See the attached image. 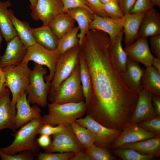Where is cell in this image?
I'll use <instances>...</instances> for the list:
<instances>
[{
	"label": "cell",
	"instance_id": "cell-1",
	"mask_svg": "<svg viewBox=\"0 0 160 160\" xmlns=\"http://www.w3.org/2000/svg\"><path fill=\"white\" fill-rule=\"evenodd\" d=\"M91 76L93 92L86 112L100 122L116 124L132 115L138 95L122 80L113 59L112 45L108 35L92 30L85 35L79 45Z\"/></svg>",
	"mask_w": 160,
	"mask_h": 160
},
{
	"label": "cell",
	"instance_id": "cell-2",
	"mask_svg": "<svg viewBox=\"0 0 160 160\" xmlns=\"http://www.w3.org/2000/svg\"><path fill=\"white\" fill-rule=\"evenodd\" d=\"M44 124L42 116L23 125L18 131L11 134L14 137L12 143L7 147L0 148V150L10 155L27 151L37 156L39 153L40 147L36 136L38 130Z\"/></svg>",
	"mask_w": 160,
	"mask_h": 160
},
{
	"label": "cell",
	"instance_id": "cell-3",
	"mask_svg": "<svg viewBox=\"0 0 160 160\" xmlns=\"http://www.w3.org/2000/svg\"><path fill=\"white\" fill-rule=\"evenodd\" d=\"M48 112L42 116L45 123L53 126L70 125L86 113L84 101L78 103L57 104L52 103L47 105Z\"/></svg>",
	"mask_w": 160,
	"mask_h": 160
},
{
	"label": "cell",
	"instance_id": "cell-4",
	"mask_svg": "<svg viewBox=\"0 0 160 160\" xmlns=\"http://www.w3.org/2000/svg\"><path fill=\"white\" fill-rule=\"evenodd\" d=\"M47 72V69L43 65L35 63L30 72L29 83L25 91L30 103L42 107L47 105V99L51 86V83L44 81V76Z\"/></svg>",
	"mask_w": 160,
	"mask_h": 160
},
{
	"label": "cell",
	"instance_id": "cell-5",
	"mask_svg": "<svg viewBox=\"0 0 160 160\" xmlns=\"http://www.w3.org/2000/svg\"><path fill=\"white\" fill-rule=\"evenodd\" d=\"M84 100L79 62L70 75L56 89L52 103L62 104L78 103Z\"/></svg>",
	"mask_w": 160,
	"mask_h": 160
},
{
	"label": "cell",
	"instance_id": "cell-6",
	"mask_svg": "<svg viewBox=\"0 0 160 160\" xmlns=\"http://www.w3.org/2000/svg\"><path fill=\"white\" fill-rule=\"evenodd\" d=\"M79 45L62 55L57 62L53 78L51 82L48 96L52 103L55 92L58 86L71 74L79 62Z\"/></svg>",
	"mask_w": 160,
	"mask_h": 160
},
{
	"label": "cell",
	"instance_id": "cell-7",
	"mask_svg": "<svg viewBox=\"0 0 160 160\" xmlns=\"http://www.w3.org/2000/svg\"><path fill=\"white\" fill-rule=\"evenodd\" d=\"M4 74L6 86L11 91L12 101L15 105L20 95L25 92L29 83L31 72L28 64L20 63L16 65H9L2 68Z\"/></svg>",
	"mask_w": 160,
	"mask_h": 160
},
{
	"label": "cell",
	"instance_id": "cell-8",
	"mask_svg": "<svg viewBox=\"0 0 160 160\" xmlns=\"http://www.w3.org/2000/svg\"><path fill=\"white\" fill-rule=\"evenodd\" d=\"M61 55L57 49H47L36 43L27 48L25 56L21 63L28 64L31 61L35 63L47 66L49 73L44 76L47 83H51L55 73L56 65Z\"/></svg>",
	"mask_w": 160,
	"mask_h": 160
},
{
	"label": "cell",
	"instance_id": "cell-9",
	"mask_svg": "<svg viewBox=\"0 0 160 160\" xmlns=\"http://www.w3.org/2000/svg\"><path fill=\"white\" fill-rule=\"evenodd\" d=\"M76 121L88 129L94 137V145L110 150L111 145L122 132V130L106 127L87 115Z\"/></svg>",
	"mask_w": 160,
	"mask_h": 160
},
{
	"label": "cell",
	"instance_id": "cell-10",
	"mask_svg": "<svg viewBox=\"0 0 160 160\" xmlns=\"http://www.w3.org/2000/svg\"><path fill=\"white\" fill-rule=\"evenodd\" d=\"M51 144L44 149V153L70 152L76 153L84 151L73 132L70 125L52 135Z\"/></svg>",
	"mask_w": 160,
	"mask_h": 160
},
{
	"label": "cell",
	"instance_id": "cell-11",
	"mask_svg": "<svg viewBox=\"0 0 160 160\" xmlns=\"http://www.w3.org/2000/svg\"><path fill=\"white\" fill-rule=\"evenodd\" d=\"M63 7L62 0H37L31 15L34 21L40 20L44 25H47L56 16L63 12Z\"/></svg>",
	"mask_w": 160,
	"mask_h": 160
},
{
	"label": "cell",
	"instance_id": "cell-12",
	"mask_svg": "<svg viewBox=\"0 0 160 160\" xmlns=\"http://www.w3.org/2000/svg\"><path fill=\"white\" fill-rule=\"evenodd\" d=\"M26 92L19 96L16 103L15 126L16 129L34 119L41 117V110L36 104L31 106Z\"/></svg>",
	"mask_w": 160,
	"mask_h": 160
},
{
	"label": "cell",
	"instance_id": "cell-13",
	"mask_svg": "<svg viewBox=\"0 0 160 160\" xmlns=\"http://www.w3.org/2000/svg\"><path fill=\"white\" fill-rule=\"evenodd\" d=\"M159 135L148 132L141 127L138 123L128 125L122 130V132L111 144L110 150L117 148L129 143H135Z\"/></svg>",
	"mask_w": 160,
	"mask_h": 160
},
{
	"label": "cell",
	"instance_id": "cell-14",
	"mask_svg": "<svg viewBox=\"0 0 160 160\" xmlns=\"http://www.w3.org/2000/svg\"><path fill=\"white\" fill-rule=\"evenodd\" d=\"M144 69L141 67L139 62L128 56L126 70L120 73L124 84L138 95L143 89L141 79Z\"/></svg>",
	"mask_w": 160,
	"mask_h": 160
},
{
	"label": "cell",
	"instance_id": "cell-15",
	"mask_svg": "<svg viewBox=\"0 0 160 160\" xmlns=\"http://www.w3.org/2000/svg\"><path fill=\"white\" fill-rule=\"evenodd\" d=\"M152 96L145 89L138 94V100L128 125L138 123L157 116L153 107Z\"/></svg>",
	"mask_w": 160,
	"mask_h": 160
},
{
	"label": "cell",
	"instance_id": "cell-16",
	"mask_svg": "<svg viewBox=\"0 0 160 160\" xmlns=\"http://www.w3.org/2000/svg\"><path fill=\"white\" fill-rule=\"evenodd\" d=\"M4 54L0 56V68L20 64L26 52L27 48L17 36L7 43Z\"/></svg>",
	"mask_w": 160,
	"mask_h": 160
},
{
	"label": "cell",
	"instance_id": "cell-17",
	"mask_svg": "<svg viewBox=\"0 0 160 160\" xmlns=\"http://www.w3.org/2000/svg\"><path fill=\"white\" fill-rule=\"evenodd\" d=\"M124 50L129 57L143 64L146 67L152 66L153 57L150 49L147 38L139 37Z\"/></svg>",
	"mask_w": 160,
	"mask_h": 160
},
{
	"label": "cell",
	"instance_id": "cell-18",
	"mask_svg": "<svg viewBox=\"0 0 160 160\" xmlns=\"http://www.w3.org/2000/svg\"><path fill=\"white\" fill-rule=\"evenodd\" d=\"M123 17L113 19L95 14L94 18L89 24V30H97L106 33L109 36L112 45L117 36L123 29Z\"/></svg>",
	"mask_w": 160,
	"mask_h": 160
},
{
	"label": "cell",
	"instance_id": "cell-19",
	"mask_svg": "<svg viewBox=\"0 0 160 160\" xmlns=\"http://www.w3.org/2000/svg\"><path fill=\"white\" fill-rule=\"evenodd\" d=\"M10 93L9 88L0 97V131L8 129L15 133L17 131L15 126L16 109L15 105L10 99Z\"/></svg>",
	"mask_w": 160,
	"mask_h": 160
},
{
	"label": "cell",
	"instance_id": "cell-20",
	"mask_svg": "<svg viewBox=\"0 0 160 160\" xmlns=\"http://www.w3.org/2000/svg\"><path fill=\"white\" fill-rule=\"evenodd\" d=\"M145 13H129L124 16L123 30L126 46L131 44L139 38V30Z\"/></svg>",
	"mask_w": 160,
	"mask_h": 160
},
{
	"label": "cell",
	"instance_id": "cell-21",
	"mask_svg": "<svg viewBox=\"0 0 160 160\" xmlns=\"http://www.w3.org/2000/svg\"><path fill=\"white\" fill-rule=\"evenodd\" d=\"M160 35V14L153 8L147 11L139 30V37Z\"/></svg>",
	"mask_w": 160,
	"mask_h": 160
},
{
	"label": "cell",
	"instance_id": "cell-22",
	"mask_svg": "<svg viewBox=\"0 0 160 160\" xmlns=\"http://www.w3.org/2000/svg\"><path fill=\"white\" fill-rule=\"evenodd\" d=\"M67 13L78 24L80 32L77 36L79 39V45H80L87 33L89 30V25L94 18L95 14L82 7H77L68 9Z\"/></svg>",
	"mask_w": 160,
	"mask_h": 160
},
{
	"label": "cell",
	"instance_id": "cell-23",
	"mask_svg": "<svg viewBox=\"0 0 160 160\" xmlns=\"http://www.w3.org/2000/svg\"><path fill=\"white\" fill-rule=\"evenodd\" d=\"M32 32L36 43L48 50L57 49L59 39L48 25L32 28Z\"/></svg>",
	"mask_w": 160,
	"mask_h": 160
},
{
	"label": "cell",
	"instance_id": "cell-24",
	"mask_svg": "<svg viewBox=\"0 0 160 160\" xmlns=\"http://www.w3.org/2000/svg\"><path fill=\"white\" fill-rule=\"evenodd\" d=\"M118 148H131L142 153L159 157L160 156V136L126 144Z\"/></svg>",
	"mask_w": 160,
	"mask_h": 160
},
{
	"label": "cell",
	"instance_id": "cell-25",
	"mask_svg": "<svg viewBox=\"0 0 160 160\" xmlns=\"http://www.w3.org/2000/svg\"><path fill=\"white\" fill-rule=\"evenodd\" d=\"M11 5V3L9 0L0 1V33L7 43L17 36L8 9V8Z\"/></svg>",
	"mask_w": 160,
	"mask_h": 160
},
{
	"label": "cell",
	"instance_id": "cell-26",
	"mask_svg": "<svg viewBox=\"0 0 160 160\" xmlns=\"http://www.w3.org/2000/svg\"><path fill=\"white\" fill-rule=\"evenodd\" d=\"M9 13L17 36L24 45L27 48L35 43L32 28L29 24L17 18L11 9L9 10Z\"/></svg>",
	"mask_w": 160,
	"mask_h": 160
},
{
	"label": "cell",
	"instance_id": "cell-27",
	"mask_svg": "<svg viewBox=\"0 0 160 160\" xmlns=\"http://www.w3.org/2000/svg\"><path fill=\"white\" fill-rule=\"evenodd\" d=\"M75 22L67 13L63 12L52 19L48 25L59 39L74 27Z\"/></svg>",
	"mask_w": 160,
	"mask_h": 160
},
{
	"label": "cell",
	"instance_id": "cell-28",
	"mask_svg": "<svg viewBox=\"0 0 160 160\" xmlns=\"http://www.w3.org/2000/svg\"><path fill=\"white\" fill-rule=\"evenodd\" d=\"M79 60L81 81L84 102L87 107L90 103L92 96L93 88L92 81L87 66L80 52Z\"/></svg>",
	"mask_w": 160,
	"mask_h": 160
},
{
	"label": "cell",
	"instance_id": "cell-29",
	"mask_svg": "<svg viewBox=\"0 0 160 160\" xmlns=\"http://www.w3.org/2000/svg\"><path fill=\"white\" fill-rule=\"evenodd\" d=\"M143 89L152 95L160 96V72L153 66L146 67L141 79Z\"/></svg>",
	"mask_w": 160,
	"mask_h": 160
},
{
	"label": "cell",
	"instance_id": "cell-30",
	"mask_svg": "<svg viewBox=\"0 0 160 160\" xmlns=\"http://www.w3.org/2000/svg\"><path fill=\"white\" fill-rule=\"evenodd\" d=\"M124 34L123 29L117 36L112 45V53L114 62L119 73L125 70L128 57L122 45Z\"/></svg>",
	"mask_w": 160,
	"mask_h": 160
},
{
	"label": "cell",
	"instance_id": "cell-31",
	"mask_svg": "<svg viewBox=\"0 0 160 160\" xmlns=\"http://www.w3.org/2000/svg\"><path fill=\"white\" fill-rule=\"evenodd\" d=\"M70 125L84 150L94 144L93 135L88 129L79 124L76 121L72 123Z\"/></svg>",
	"mask_w": 160,
	"mask_h": 160
},
{
	"label": "cell",
	"instance_id": "cell-32",
	"mask_svg": "<svg viewBox=\"0 0 160 160\" xmlns=\"http://www.w3.org/2000/svg\"><path fill=\"white\" fill-rule=\"evenodd\" d=\"M79 31L78 26L74 27L59 39L57 49L61 55L79 45L77 35Z\"/></svg>",
	"mask_w": 160,
	"mask_h": 160
},
{
	"label": "cell",
	"instance_id": "cell-33",
	"mask_svg": "<svg viewBox=\"0 0 160 160\" xmlns=\"http://www.w3.org/2000/svg\"><path fill=\"white\" fill-rule=\"evenodd\" d=\"M111 153L123 160H152L155 156L141 153L134 149L117 148L110 150Z\"/></svg>",
	"mask_w": 160,
	"mask_h": 160
},
{
	"label": "cell",
	"instance_id": "cell-34",
	"mask_svg": "<svg viewBox=\"0 0 160 160\" xmlns=\"http://www.w3.org/2000/svg\"><path fill=\"white\" fill-rule=\"evenodd\" d=\"M109 149L93 145L84 150L92 160H115L116 158Z\"/></svg>",
	"mask_w": 160,
	"mask_h": 160
},
{
	"label": "cell",
	"instance_id": "cell-35",
	"mask_svg": "<svg viewBox=\"0 0 160 160\" xmlns=\"http://www.w3.org/2000/svg\"><path fill=\"white\" fill-rule=\"evenodd\" d=\"M103 8L108 17L113 19L122 18L124 15L116 0L103 4Z\"/></svg>",
	"mask_w": 160,
	"mask_h": 160
},
{
	"label": "cell",
	"instance_id": "cell-36",
	"mask_svg": "<svg viewBox=\"0 0 160 160\" xmlns=\"http://www.w3.org/2000/svg\"><path fill=\"white\" fill-rule=\"evenodd\" d=\"M75 153L74 152H40L37 156L38 160H71Z\"/></svg>",
	"mask_w": 160,
	"mask_h": 160
},
{
	"label": "cell",
	"instance_id": "cell-37",
	"mask_svg": "<svg viewBox=\"0 0 160 160\" xmlns=\"http://www.w3.org/2000/svg\"><path fill=\"white\" fill-rule=\"evenodd\" d=\"M138 124L146 130L160 135V116H156Z\"/></svg>",
	"mask_w": 160,
	"mask_h": 160
},
{
	"label": "cell",
	"instance_id": "cell-38",
	"mask_svg": "<svg viewBox=\"0 0 160 160\" xmlns=\"http://www.w3.org/2000/svg\"><path fill=\"white\" fill-rule=\"evenodd\" d=\"M35 156L27 151L10 155L4 153L0 150V158L2 160H33L35 159Z\"/></svg>",
	"mask_w": 160,
	"mask_h": 160
},
{
	"label": "cell",
	"instance_id": "cell-39",
	"mask_svg": "<svg viewBox=\"0 0 160 160\" xmlns=\"http://www.w3.org/2000/svg\"><path fill=\"white\" fill-rule=\"evenodd\" d=\"M62 1L63 6V12H66L69 9L77 7L84 8L93 12L90 8L87 0H62Z\"/></svg>",
	"mask_w": 160,
	"mask_h": 160
},
{
	"label": "cell",
	"instance_id": "cell-40",
	"mask_svg": "<svg viewBox=\"0 0 160 160\" xmlns=\"http://www.w3.org/2000/svg\"><path fill=\"white\" fill-rule=\"evenodd\" d=\"M152 0H136L130 13H139L146 12L153 8Z\"/></svg>",
	"mask_w": 160,
	"mask_h": 160
},
{
	"label": "cell",
	"instance_id": "cell-41",
	"mask_svg": "<svg viewBox=\"0 0 160 160\" xmlns=\"http://www.w3.org/2000/svg\"><path fill=\"white\" fill-rule=\"evenodd\" d=\"M64 127L61 125L53 126L45 123L39 128L38 131V134L52 135L61 131Z\"/></svg>",
	"mask_w": 160,
	"mask_h": 160
},
{
	"label": "cell",
	"instance_id": "cell-42",
	"mask_svg": "<svg viewBox=\"0 0 160 160\" xmlns=\"http://www.w3.org/2000/svg\"><path fill=\"white\" fill-rule=\"evenodd\" d=\"M92 11L95 14L103 17H108L103 8L100 0H87Z\"/></svg>",
	"mask_w": 160,
	"mask_h": 160
},
{
	"label": "cell",
	"instance_id": "cell-43",
	"mask_svg": "<svg viewBox=\"0 0 160 160\" xmlns=\"http://www.w3.org/2000/svg\"><path fill=\"white\" fill-rule=\"evenodd\" d=\"M150 43L152 52L160 58V35L151 37Z\"/></svg>",
	"mask_w": 160,
	"mask_h": 160
},
{
	"label": "cell",
	"instance_id": "cell-44",
	"mask_svg": "<svg viewBox=\"0 0 160 160\" xmlns=\"http://www.w3.org/2000/svg\"><path fill=\"white\" fill-rule=\"evenodd\" d=\"M136 0H117L119 6L124 15L129 13L133 7Z\"/></svg>",
	"mask_w": 160,
	"mask_h": 160
},
{
	"label": "cell",
	"instance_id": "cell-45",
	"mask_svg": "<svg viewBox=\"0 0 160 160\" xmlns=\"http://www.w3.org/2000/svg\"><path fill=\"white\" fill-rule=\"evenodd\" d=\"M40 135L39 137L36 139L37 142L39 147L44 149L49 146L52 139L50 136L45 135Z\"/></svg>",
	"mask_w": 160,
	"mask_h": 160
},
{
	"label": "cell",
	"instance_id": "cell-46",
	"mask_svg": "<svg viewBox=\"0 0 160 160\" xmlns=\"http://www.w3.org/2000/svg\"><path fill=\"white\" fill-rule=\"evenodd\" d=\"M5 78L2 68H0V97L4 94L9 88L5 84Z\"/></svg>",
	"mask_w": 160,
	"mask_h": 160
},
{
	"label": "cell",
	"instance_id": "cell-47",
	"mask_svg": "<svg viewBox=\"0 0 160 160\" xmlns=\"http://www.w3.org/2000/svg\"><path fill=\"white\" fill-rule=\"evenodd\" d=\"M152 101L156 114L160 116V96L152 95Z\"/></svg>",
	"mask_w": 160,
	"mask_h": 160
},
{
	"label": "cell",
	"instance_id": "cell-48",
	"mask_svg": "<svg viewBox=\"0 0 160 160\" xmlns=\"http://www.w3.org/2000/svg\"><path fill=\"white\" fill-rule=\"evenodd\" d=\"M71 160H92L89 155L84 151L75 153Z\"/></svg>",
	"mask_w": 160,
	"mask_h": 160
},
{
	"label": "cell",
	"instance_id": "cell-49",
	"mask_svg": "<svg viewBox=\"0 0 160 160\" xmlns=\"http://www.w3.org/2000/svg\"><path fill=\"white\" fill-rule=\"evenodd\" d=\"M152 66L160 72V58L154 57L152 60Z\"/></svg>",
	"mask_w": 160,
	"mask_h": 160
},
{
	"label": "cell",
	"instance_id": "cell-50",
	"mask_svg": "<svg viewBox=\"0 0 160 160\" xmlns=\"http://www.w3.org/2000/svg\"><path fill=\"white\" fill-rule=\"evenodd\" d=\"M30 3V9H32L34 8L36 6L37 0H29Z\"/></svg>",
	"mask_w": 160,
	"mask_h": 160
},
{
	"label": "cell",
	"instance_id": "cell-51",
	"mask_svg": "<svg viewBox=\"0 0 160 160\" xmlns=\"http://www.w3.org/2000/svg\"><path fill=\"white\" fill-rule=\"evenodd\" d=\"M152 1L153 6H156L160 8V0H152Z\"/></svg>",
	"mask_w": 160,
	"mask_h": 160
},
{
	"label": "cell",
	"instance_id": "cell-52",
	"mask_svg": "<svg viewBox=\"0 0 160 160\" xmlns=\"http://www.w3.org/2000/svg\"><path fill=\"white\" fill-rule=\"evenodd\" d=\"M102 4H105L113 0H100Z\"/></svg>",
	"mask_w": 160,
	"mask_h": 160
},
{
	"label": "cell",
	"instance_id": "cell-53",
	"mask_svg": "<svg viewBox=\"0 0 160 160\" xmlns=\"http://www.w3.org/2000/svg\"><path fill=\"white\" fill-rule=\"evenodd\" d=\"M2 36L1 33L0 32V44H1V43L2 41Z\"/></svg>",
	"mask_w": 160,
	"mask_h": 160
},
{
	"label": "cell",
	"instance_id": "cell-54",
	"mask_svg": "<svg viewBox=\"0 0 160 160\" xmlns=\"http://www.w3.org/2000/svg\"><path fill=\"white\" fill-rule=\"evenodd\" d=\"M116 0V1H117V0Z\"/></svg>",
	"mask_w": 160,
	"mask_h": 160
}]
</instances>
